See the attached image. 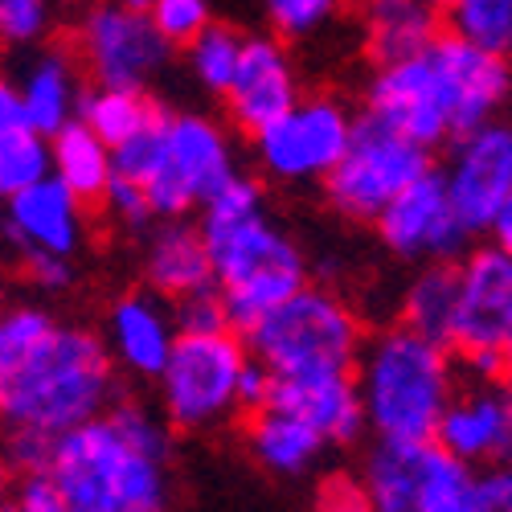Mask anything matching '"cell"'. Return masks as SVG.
Listing matches in <instances>:
<instances>
[{
    "label": "cell",
    "instance_id": "cell-2",
    "mask_svg": "<svg viewBox=\"0 0 512 512\" xmlns=\"http://www.w3.org/2000/svg\"><path fill=\"white\" fill-rule=\"evenodd\" d=\"M455 361L443 345L406 328H390L361 349L357 394L365 426L386 447L435 443L443 410L455 398Z\"/></svg>",
    "mask_w": 512,
    "mask_h": 512
},
{
    "label": "cell",
    "instance_id": "cell-20",
    "mask_svg": "<svg viewBox=\"0 0 512 512\" xmlns=\"http://www.w3.org/2000/svg\"><path fill=\"white\" fill-rule=\"evenodd\" d=\"M267 406L287 410L308 422L324 443H353L365 431V410L353 373L332 377H300V381H271Z\"/></svg>",
    "mask_w": 512,
    "mask_h": 512
},
{
    "label": "cell",
    "instance_id": "cell-17",
    "mask_svg": "<svg viewBox=\"0 0 512 512\" xmlns=\"http://www.w3.org/2000/svg\"><path fill=\"white\" fill-rule=\"evenodd\" d=\"M222 99L230 107V119L250 136H259L263 127H271L275 119H283L300 103V82H295V66L287 58L283 41L246 37L234 82Z\"/></svg>",
    "mask_w": 512,
    "mask_h": 512
},
{
    "label": "cell",
    "instance_id": "cell-31",
    "mask_svg": "<svg viewBox=\"0 0 512 512\" xmlns=\"http://www.w3.org/2000/svg\"><path fill=\"white\" fill-rule=\"evenodd\" d=\"M242 33L226 21H213L193 46H189V66L197 74V82L213 95H226L230 82H234V70H238V58H242Z\"/></svg>",
    "mask_w": 512,
    "mask_h": 512
},
{
    "label": "cell",
    "instance_id": "cell-25",
    "mask_svg": "<svg viewBox=\"0 0 512 512\" xmlns=\"http://www.w3.org/2000/svg\"><path fill=\"white\" fill-rule=\"evenodd\" d=\"M50 177L87 209L95 201L107 197L111 181H115V164H111V148H103L78 119L50 140Z\"/></svg>",
    "mask_w": 512,
    "mask_h": 512
},
{
    "label": "cell",
    "instance_id": "cell-33",
    "mask_svg": "<svg viewBox=\"0 0 512 512\" xmlns=\"http://www.w3.org/2000/svg\"><path fill=\"white\" fill-rule=\"evenodd\" d=\"M336 17L332 0H271L267 21L275 29V41H308Z\"/></svg>",
    "mask_w": 512,
    "mask_h": 512
},
{
    "label": "cell",
    "instance_id": "cell-39",
    "mask_svg": "<svg viewBox=\"0 0 512 512\" xmlns=\"http://www.w3.org/2000/svg\"><path fill=\"white\" fill-rule=\"evenodd\" d=\"M9 512H70V508L62 504V496L54 492V484L46 476H29L17 484Z\"/></svg>",
    "mask_w": 512,
    "mask_h": 512
},
{
    "label": "cell",
    "instance_id": "cell-12",
    "mask_svg": "<svg viewBox=\"0 0 512 512\" xmlns=\"http://www.w3.org/2000/svg\"><path fill=\"white\" fill-rule=\"evenodd\" d=\"M439 177L459 226L467 234H488L512 197V123L496 119L459 136Z\"/></svg>",
    "mask_w": 512,
    "mask_h": 512
},
{
    "label": "cell",
    "instance_id": "cell-9",
    "mask_svg": "<svg viewBox=\"0 0 512 512\" xmlns=\"http://www.w3.org/2000/svg\"><path fill=\"white\" fill-rule=\"evenodd\" d=\"M431 152L414 148L410 140L377 127L373 119H361L353 127L349 152L340 156V164L328 173L324 189L328 201L357 222H377L381 209L394 197H402L414 181H422L431 173Z\"/></svg>",
    "mask_w": 512,
    "mask_h": 512
},
{
    "label": "cell",
    "instance_id": "cell-27",
    "mask_svg": "<svg viewBox=\"0 0 512 512\" xmlns=\"http://www.w3.org/2000/svg\"><path fill=\"white\" fill-rule=\"evenodd\" d=\"M455 304H459V279L451 263H431L410 287L402 300V328L435 340V345H451V328H455Z\"/></svg>",
    "mask_w": 512,
    "mask_h": 512
},
{
    "label": "cell",
    "instance_id": "cell-21",
    "mask_svg": "<svg viewBox=\"0 0 512 512\" xmlns=\"http://www.w3.org/2000/svg\"><path fill=\"white\" fill-rule=\"evenodd\" d=\"M25 123L41 140H54L62 127H70L78 119V103H82V74L78 62L66 46H46L29 58V66L21 70V78L13 82Z\"/></svg>",
    "mask_w": 512,
    "mask_h": 512
},
{
    "label": "cell",
    "instance_id": "cell-34",
    "mask_svg": "<svg viewBox=\"0 0 512 512\" xmlns=\"http://www.w3.org/2000/svg\"><path fill=\"white\" fill-rule=\"evenodd\" d=\"M54 29V9L41 0H0V46H37Z\"/></svg>",
    "mask_w": 512,
    "mask_h": 512
},
{
    "label": "cell",
    "instance_id": "cell-38",
    "mask_svg": "<svg viewBox=\"0 0 512 512\" xmlns=\"http://www.w3.org/2000/svg\"><path fill=\"white\" fill-rule=\"evenodd\" d=\"M107 209L115 213V218L123 222V226H148L152 222V209H148V201H144V193L136 189V185H127V181H111V189H107Z\"/></svg>",
    "mask_w": 512,
    "mask_h": 512
},
{
    "label": "cell",
    "instance_id": "cell-40",
    "mask_svg": "<svg viewBox=\"0 0 512 512\" xmlns=\"http://www.w3.org/2000/svg\"><path fill=\"white\" fill-rule=\"evenodd\" d=\"M25 271L37 287H46V291H66L74 283V263L70 259H50V254H25Z\"/></svg>",
    "mask_w": 512,
    "mask_h": 512
},
{
    "label": "cell",
    "instance_id": "cell-5",
    "mask_svg": "<svg viewBox=\"0 0 512 512\" xmlns=\"http://www.w3.org/2000/svg\"><path fill=\"white\" fill-rule=\"evenodd\" d=\"M250 357L259 361L271 381L332 377L349 373L361 357V324L345 300L324 287L295 291L283 308L259 320L250 332Z\"/></svg>",
    "mask_w": 512,
    "mask_h": 512
},
{
    "label": "cell",
    "instance_id": "cell-11",
    "mask_svg": "<svg viewBox=\"0 0 512 512\" xmlns=\"http://www.w3.org/2000/svg\"><path fill=\"white\" fill-rule=\"evenodd\" d=\"M357 119L336 99H300L283 119L254 136L259 164L279 181H328V173L349 152Z\"/></svg>",
    "mask_w": 512,
    "mask_h": 512
},
{
    "label": "cell",
    "instance_id": "cell-36",
    "mask_svg": "<svg viewBox=\"0 0 512 512\" xmlns=\"http://www.w3.org/2000/svg\"><path fill=\"white\" fill-rule=\"evenodd\" d=\"M316 512H373L353 476H328L316 492Z\"/></svg>",
    "mask_w": 512,
    "mask_h": 512
},
{
    "label": "cell",
    "instance_id": "cell-35",
    "mask_svg": "<svg viewBox=\"0 0 512 512\" xmlns=\"http://www.w3.org/2000/svg\"><path fill=\"white\" fill-rule=\"evenodd\" d=\"M173 324H177V336H218V332H230L226 304H222V295L213 291V287L177 300Z\"/></svg>",
    "mask_w": 512,
    "mask_h": 512
},
{
    "label": "cell",
    "instance_id": "cell-28",
    "mask_svg": "<svg viewBox=\"0 0 512 512\" xmlns=\"http://www.w3.org/2000/svg\"><path fill=\"white\" fill-rule=\"evenodd\" d=\"M156 115H160V107L136 91H99L95 87L78 103V123L111 152L123 148L127 140H136Z\"/></svg>",
    "mask_w": 512,
    "mask_h": 512
},
{
    "label": "cell",
    "instance_id": "cell-6",
    "mask_svg": "<svg viewBox=\"0 0 512 512\" xmlns=\"http://www.w3.org/2000/svg\"><path fill=\"white\" fill-rule=\"evenodd\" d=\"M230 177H238L234 148L218 123L205 115H164L160 156L140 193L152 218L181 222V213L205 205Z\"/></svg>",
    "mask_w": 512,
    "mask_h": 512
},
{
    "label": "cell",
    "instance_id": "cell-23",
    "mask_svg": "<svg viewBox=\"0 0 512 512\" xmlns=\"http://www.w3.org/2000/svg\"><path fill=\"white\" fill-rule=\"evenodd\" d=\"M443 37V13L426 0H377L365 9V46L377 66L418 58Z\"/></svg>",
    "mask_w": 512,
    "mask_h": 512
},
{
    "label": "cell",
    "instance_id": "cell-26",
    "mask_svg": "<svg viewBox=\"0 0 512 512\" xmlns=\"http://www.w3.org/2000/svg\"><path fill=\"white\" fill-rule=\"evenodd\" d=\"M250 447H254V455L263 459V467L283 472V476H295V472H308V467L320 459L324 439L295 414L263 406V410L250 414Z\"/></svg>",
    "mask_w": 512,
    "mask_h": 512
},
{
    "label": "cell",
    "instance_id": "cell-43",
    "mask_svg": "<svg viewBox=\"0 0 512 512\" xmlns=\"http://www.w3.org/2000/svg\"><path fill=\"white\" fill-rule=\"evenodd\" d=\"M13 492H17L13 488V472H9V463L0 459V512H5V504L13 500Z\"/></svg>",
    "mask_w": 512,
    "mask_h": 512
},
{
    "label": "cell",
    "instance_id": "cell-44",
    "mask_svg": "<svg viewBox=\"0 0 512 512\" xmlns=\"http://www.w3.org/2000/svg\"><path fill=\"white\" fill-rule=\"evenodd\" d=\"M500 357H504V377L512 381V332H508V340H504V349H500Z\"/></svg>",
    "mask_w": 512,
    "mask_h": 512
},
{
    "label": "cell",
    "instance_id": "cell-46",
    "mask_svg": "<svg viewBox=\"0 0 512 512\" xmlns=\"http://www.w3.org/2000/svg\"><path fill=\"white\" fill-rule=\"evenodd\" d=\"M5 512H9V508H5Z\"/></svg>",
    "mask_w": 512,
    "mask_h": 512
},
{
    "label": "cell",
    "instance_id": "cell-8",
    "mask_svg": "<svg viewBox=\"0 0 512 512\" xmlns=\"http://www.w3.org/2000/svg\"><path fill=\"white\" fill-rule=\"evenodd\" d=\"M361 492L373 512H472L476 508V472L426 447H386L365 459Z\"/></svg>",
    "mask_w": 512,
    "mask_h": 512
},
{
    "label": "cell",
    "instance_id": "cell-24",
    "mask_svg": "<svg viewBox=\"0 0 512 512\" xmlns=\"http://www.w3.org/2000/svg\"><path fill=\"white\" fill-rule=\"evenodd\" d=\"M144 275L152 291L168 295V300H185V295L209 291L213 271H209V254H205L197 226L164 222L160 230H152L148 250H144Z\"/></svg>",
    "mask_w": 512,
    "mask_h": 512
},
{
    "label": "cell",
    "instance_id": "cell-3",
    "mask_svg": "<svg viewBox=\"0 0 512 512\" xmlns=\"http://www.w3.org/2000/svg\"><path fill=\"white\" fill-rule=\"evenodd\" d=\"M197 234L209 254L213 291L222 295L230 324L242 332L308 287L300 246L267 218V209L242 218H201Z\"/></svg>",
    "mask_w": 512,
    "mask_h": 512
},
{
    "label": "cell",
    "instance_id": "cell-29",
    "mask_svg": "<svg viewBox=\"0 0 512 512\" xmlns=\"http://www.w3.org/2000/svg\"><path fill=\"white\" fill-rule=\"evenodd\" d=\"M443 25L472 50L512 62V0H455Z\"/></svg>",
    "mask_w": 512,
    "mask_h": 512
},
{
    "label": "cell",
    "instance_id": "cell-18",
    "mask_svg": "<svg viewBox=\"0 0 512 512\" xmlns=\"http://www.w3.org/2000/svg\"><path fill=\"white\" fill-rule=\"evenodd\" d=\"M5 226L25 254H50V259L74 263V250L87 238V209L54 177H46L5 201Z\"/></svg>",
    "mask_w": 512,
    "mask_h": 512
},
{
    "label": "cell",
    "instance_id": "cell-19",
    "mask_svg": "<svg viewBox=\"0 0 512 512\" xmlns=\"http://www.w3.org/2000/svg\"><path fill=\"white\" fill-rule=\"evenodd\" d=\"M508 443H512V394L496 386H472L455 394L435 431V447L459 459L463 467H472V472L476 463H492L508 455Z\"/></svg>",
    "mask_w": 512,
    "mask_h": 512
},
{
    "label": "cell",
    "instance_id": "cell-30",
    "mask_svg": "<svg viewBox=\"0 0 512 512\" xmlns=\"http://www.w3.org/2000/svg\"><path fill=\"white\" fill-rule=\"evenodd\" d=\"M46 177L50 140H41L29 123H0V201H13Z\"/></svg>",
    "mask_w": 512,
    "mask_h": 512
},
{
    "label": "cell",
    "instance_id": "cell-16",
    "mask_svg": "<svg viewBox=\"0 0 512 512\" xmlns=\"http://www.w3.org/2000/svg\"><path fill=\"white\" fill-rule=\"evenodd\" d=\"M377 234L402 259H435V263L463 254L467 238H472L455 218L439 168H431L422 181H414L402 197H394L381 209Z\"/></svg>",
    "mask_w": 512,
    "mask_h": 512
},
{
    "label": "cell",
    "instance_id": "cell-32",
    "mask_svg": "<svg viewBox=\"0 0 512 512\" xmlns=\"http://www.w3.org/2000/svg\"><path fill=\"white\" fill-rule=\"evenodd\" d=\"M148 21L164 46L173 50V46H193L213 25V13L205 0H156V5H148Z\"/></svg>",
    "mask_w": 512,
    "mask_h": 512
},
{
    "label": "cell",
    "instance_id": "cell-41",
    "mask_svg": "<svg viewBox=\"0 0 512 512\" xmlns=\"http://www.w3.org/2000/svg\"><path fill=\"white\" fill-rule=\"evenodd\" d=\"M267 398H271V373L250 357L246 369H242V381H238V406H246L254 414V410L267 406Z\"/></svg>",
    "mask_w": 512,
    "mask_h": 512
},
{
    "label": "cell",
    "instance_id": "cell-37",
    "mask_svg": "<svg viewBox=\"0 0 512 512\" xmlns=\"http://www.w3.org/2000/svg\"><path fill=\"white\" fill-rule=\"evenodd\" d=\"M472 512H512V463L488 467L476 476V508Z\"/></svg>",
    "mask_w": 512,
    "mask_h": 512
},
{
    "label": "cell",
    "instance_id": "cell-22",
    "mask_svg": "<svg viewBox=\"0 0 512 512\" xmlns=\"http://www.w3.org/2000/svg\"><path fill=\"white\" fill-rule=\"evenodd\" d=\"M107 353L123 369H132L140 377H160L168 353L177 345V324L156 295H123L115 308L107 312Z\"/></svg>",
    "mask_w": 512,
    "mask_h": 512
},
{
    "label": "cell",
    "instance_id": "cell-15",
    "mask_svg": "<svg viewBox=\"0 0 512 512\" xmlns=\"http://www.w3.org/2000/svg\"><path fill=\"white\" fill-rule=\"evenodd\" d=\"M459 304L451 345L459 353H500L512 332V259L480 246L455 267Z\"/></svg>",
    "mask_w": 512,
    "mask_h": 512
},
{
    "label": "cell",
    "instance_id": "cell-14",
    "mask_svg": "<svg viewBox=\"0 0 512 512\" xmlns=\"http://www.w3.org/2000/svg\"><path fill=\"white\" fill-rule=\"evenodd\" d=\"M426 54L435 62L439 87L447 99L451 140L500 119V107L512 99V62L472 50L467 41H459L451 33H443Z\"/></svg>",
    "mask_w": 512,
    "mask_h": 512
},
{
    "label": "cell",
    "instance_id": "cell-7",
    "mask_svg": "<svg viewBox=\"0 0 512 512\" xmlns=\"http://www.w3.org/2000/svg\"><path fill=\"white\" fill-rule=\"evenodd\" d=\"M250 353L234 332L218 336H177L160 369L164 418L181 431H205L238 406V381Z\"/></svg>",
    "mask_w": 512,
    "mask_h": 512
},
{
    "label": "cell",
    "instance_id": "cell-42",
    "mask_svg": "<svg viewBox=\"0 0 512 512\" xmlns=\"http://www.w3.org/2000/svg\"><path fill=\"white\" fill-rule=\"evenodd\" d=\"M492 246L504 254V259H512V197L504 201V209L496 213V222H492Z\"/></svg>",
    "mask_w": 512,
    "mask_h": 512
},
{
    "label": "cell",
    "instance_id": "cell-4",
    "mask_svg": "<svg viewBox=\"0 0 512 512\" xmlns=\"http://www.w3.org/2000/svg\"><path fill=\"white\" fill-rule=\"evenodd\" d=\"M46 480L70 512H164V455L127 443L111 418H95L54 443Z\"/></svg>",
    "mask_w": 512,
    "mask_h": 512
},
{
    "label": "cell",
    "instance_id": "cell-45",
    "mask_svg": "<svg viewBox=\"0 0 512 512\" xmlns=\"http://www.w3.org/2000/svg\"><path fill=\"white\" fill-rule=\"evenodd\" d=\"M508 455H512V443H508Z\"/></svg>",
    "mask_w": 512,
    "mask_h": 512
},
{
    "label": "cell",
    "instance_id": "cell-13",
    "mask_svg": "<svg viewBox=\"0 0 512 512\" xmlns=\"http://www.w3.org/2000/svg\"><path fill=\"white\" fill-rule=\"evenodd\" d=\"M365 119L431 152L451 140V115L439 87L431 54H418L394 66H377L365 87Z\"/></svg>",
    "mask_w": 512,
    "mask_h": 512
},
{
    "label": "cell",
    "instance_id": "cell-1",
    "mask_svg": "<svg viewBox=\"0 0 512 512\" xmlns=\"http://www.w3.org/2000/svg\"><path fill=\"white\" fill-rule=\"evenodd\" d=\"M111 353L87 328H62L46 308L0 312V426L62 439L111 406Z\"/></svg>",
    "mask_w": 512,
    "mask_h": 512
},
{
    "label": "cell",
    "instance_id": "cell-10",
    "mask_svg": "<svg viewBox=\"0 0 512 512\" xmlns=\"http://www.w3.org/2000/svg\"><path fill=\"white\" fill-rule=\"evenodd\" d=\"M168 50L144 5H95L78 25V58L99 91H136L168 66Z\"/></svg>",
    "mask_w": 512,
    "mask_h": 512
}]
</instances>
